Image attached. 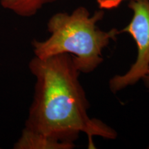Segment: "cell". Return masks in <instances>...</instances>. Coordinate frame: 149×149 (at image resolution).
Returning <instances> with one entry per match:
<instances>
[{"mask_svg": "<svg viewBox=\"0 0 149 149\" xmlns=\"http://www.w3.org/2000/svg\"><path fill=\"white\" fill-rule=\"evenodd\" d=\"M29 68L36 82L26 128L69 144H74L79 134L85 133L88 148H95L93 137L116 138L113 128L89 117V103L72 55L34 56Z\"/></svg>", "mask_w": 149, "mask_h": 149, "instance_id": "obj_1", "label": "cell"}, {"mask_svg": "<svg viewBox=\"0 0 149 149\" xmlns=\"http://www.w3.org/2000/svg\"><path fill=\"white\" fill-rule=\"evenodd\" d=\"M104 15V11L100 10L91 15L82 6L71 13L53 15L47 24L50 36L45 40H33L31 42L35 56L46 58L68 53L72 55L80 72L94 71L103 62V50L121 34L116 29L109 31L99 29L97 24Z\"/></svg>", "mask_w": 149, "mask_h": 149, "instance_id": "obj_2", "label": "cell"}, {"mask_svg": "<svg viewBox=\"0 0 149 149\" xmlns=\"http://www.w3.org/2000/svg\"><path fill=\"white\" fill-rule=\"evenodd\" d=\"M128 6L133 11V17L120 31L131 35L137 45V55L126 73L117 74L109 81L113 93L137 84L149 70V0H130Z\"/></svg>", "mask_w": 149, "mask_h": 149, "instance_id": "obj_3", "label": "cell"}, {"mask_svg": "<svg viewBox=\"0 0 149 149\" xmlns=\"http://www.w3.org/2000/svg\"><path fill=\"white\" fill-rule=\"evenodd\" d=\"M75 144L61 142L24 127L13 145L14 149H72Z\"/></svg>", "mask_w": 149, "mask_h": 149, "instance_id": "obj_4", "label": "cell"}, {"mask_svg": "<svg viewBox=\"0 0 149 149\" xmlns=\"http://www.w3.org/2000/svg\"><path fill=\"white\" fill-rule=\"evenodd\" d=\"M55 1L57 0H0V4L17 15L29 17L35 15L44 6Z\"/></svg>", "mask_w": 149, "mask_h": 149, "instance_id": "obj_5", "label": "cell"}, {"mask_svg": "<svg viewBox=\"0 0 149 149\" xmlns=\"http://www.w3.org/2000/svg\"><path fill=\"white\" fill-rule=\"evenodd\" d=\"M124 1L126 0H97V2L101 10H111L117 8Z\"/></svg>", "mask_w": 149, "mask_h": 149, "instance_id": "obj_6", "label": "cell"}, {"mask_svg": "<svg viewBox=\"0 0 149 149\" xmlns=\"http://www.w3.org/2000/svg\"><path fill=\"white\" fill-rule=\"evenodd\" d=\"M141 80H143L145 86H146L147 90H148V91L149 92V70L148 71V72L145 74V76L142 78V79Z\"/></svg>", "mask_w": 149, "mask_h": 149, "instance_id": "obj_7", "label": "cell"}, {"mask_svg": "<svg viewBox=\"0 0 149 149\" xmlns=\"http://www.w3.org/2000/svg\"><path fill=\"white\" fill-rule=\"evenodd\" d=\"M0 148H1V147H0Z\"/></svg>", "mask_w": 149, "mask_h": 149, "instance_id": "obj_8", "label": "cell"}]
</instances>
